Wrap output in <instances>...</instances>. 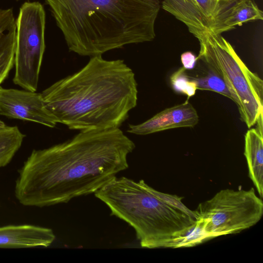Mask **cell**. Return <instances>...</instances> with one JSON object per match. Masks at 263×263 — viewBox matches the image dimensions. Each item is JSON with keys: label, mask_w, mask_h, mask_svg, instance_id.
Segmentation results:
<instances>
[{"label": "cell", "mask_w": 263, "mask_h": 263, "mask_svg": "<svg viewBox=\"0 0 263 263\" xmlns=\"http://www.w3.org/2000/svg\"><path fill=\"white\" fill-rule=\"evenodd\" d=\"M111 215L124 221L136 232L141 247L170 248L172 241L196 219L157 197L143 180L116 176L95 193Z\"/></svg>", "instance_id": "cell-4"}, {"label": "cell", "mask_w": 263, "mask_h": 263, "mask_svg": "<svg viewBox=\"0 0 263 263\" xmlns=\"http://www.w3.org/2000/svg\"><path fill=\"white\" fill-rule=\"evenodd\" d=\"M70 51L100 55L153 41L159 0H45Z\"/></svg>", "instance_id": "cell-3"}, {"label": "cell", "mask_w": 263, "mask_h": 263, "mask_svg": "<svg viewBox=\"0 0 263 263\" xmlns=\"http://www.w3.org/2000/svg\"><path fill=\"white\" fill-rule=\"evenodd\" d=\"M208 71L199 77H191L196 83L197 89L206 90L219 93L233 100L228 87L223 79L207 67Z\"/></svg>", "instance_id": "cell-17"}, {"label": "cell", "mask_w": 263, "mask_h": 263, "mask_svg": "<svg viewBox=\"0 0 263 263\" xmlns=\"http://www.w3.org/2000/svg\"><path fill=\"white\" fill-rule=\"evenodd\" d=\"M186 69L180 68L170 77L173 89L177 93L187 96L188 99L195 95L197 89L196 82L188 76Z\"/></svg>", "instance_id": "cell-18"}, {"label": "cell", "mask_w": 263, "mask_h": 263, "mask_svg": "<svg viewBox=\"0 0 263 263\" xmlns=\"http://www.w3.org/2000/svg\"><path fill=\"white\" fill-rule=\"evenodd\" d=\"M154 194L165 203L177 208L189 215L196 218L194 211L188 209L182 202V197L159 192L153 188Z\"/></svg>", "instance_id": "cell-19"}, {"label": "cell", "mask_w": 263, "mask_h": 263, "mask_svg": "<svg viewBox=\"0 0 263 263\" xmlns=\"http://www.w3.org/2000/svg\"><path fill=\"white\" fill-rule=\"evenodd\" d=\"M51 229L32 224L0 227V248L48 247L54 241Z\"/></svg>", "instance_id": "cell-11"}, {"label": "cell", "mask_w": 263, "mask_h": 263, "mask_svg": "<svg viewBox=\"0 0 263 263\" xmlns=\"http://www.w3.org/2000/svg\"><path fill=\"white\" fill-rule=\"evenodd\" d=\"M194 36L200 45L197 60H201L223 79L241 120L251 128L263 112L262 80L249 69L221 34L206 31Z\"/></svg>", "instance_id": "cell-5"}, {"label": "cell", "mask_w": 263, "mask_h": 263, "mask_svg": "<svg viewBox=\"0 0 263 263\" xmlns=\"http://www.w3.org/2000/svg\"><path fill=\"white\" fill-rule=\"evenodd\" d=\"M25 137L16 126L0 127V168L10 162L21 148Z\"/></svg>", "instance_id": "cell-14"}, {"label": "cell", "mask_w": 263, "mask_h": 263, "mask_svg": "<svg viewBox=\"0 0 263 263\" xmlns=\"http://www.w3.org/2000/svg\"><path fill=\"white\" fill-rule=\"evenodd\" d=\"M238 0H163L162 7L183 23L194 36L209 31L221 34L233 29L224 24Z\"/></svg>", "instance_id": "cell-8"}, {"label": "cell", "mask_w": 263, "mask_h": 263, "mask_svg": "<svg viewBox=\"0 0 263 263\" xmlns=\"http://www.w3.org/2000/svg\"><path fill=\"white\" fill-rule=\"evenodd\" d=\"M0 115L54 127L58 123L45 106L41 92L0 86Z\"/></svg>", "instance_id": "cell-9"}, {"label": "cell", "mask_w": 263, "mask_h": 263, "mask_svg": "<svg viewBox=\"0 0 263 263\" xmlns=\"http://www.w3.org/2000/svg\"><path fill=\"white\" fill-rule=\"evenodd\" d=\"M16 23L12 8L0 9V85L14 66Z\"/></svg>", "instance_id": "cell-13"}, {"label": "cell", "mask_w": 263, "mask_h": 263, "mask_svg": "<svg viewBox=\"0 0 263 263\" xmlns=\"http://www.w3.org/2000/svg\"><path fill=\"white\" fill-rule=\"evenodd\" d=\"M137 86L123 60L100 55L41 93L58 123L73 130H104L119 128L126 120L137 104Z\"/></svg>", "instance_id": "cell-2"}, {"label": "cell", "mask_w": 263, "mask_h": 263, "mask_svg": "<svg viewBox=\"0 0 263 263\" xmlns=\"http://www.w3.org/2000/svg\"><path fill=\"white\" fill-rule=\"evenodd\" d=\"M204 221L210 239L235 234L255 225L263 215V202L252 187L249 190L223 189L200 203L194 211Z\"/></svg>", "instance_id": "cell-6"}, {"label": "cell", "mask_w": 263, "mask_h": 263, "mask_svg": "<svg viewBox=\"0 0 263 263\" xmlns=\"http://www.w3.org/2000/svg\"><path fill=\"white\" fill-rule=\"evenodd\" d=\"M196 110L187 101L166 108L137 125H129L127 132L146 135L172 128L195 127L198 123Z\"/></svg>", "instance_id": "cell-10"}, {"label": "cell", "mask_w": 263, "mask_h": 263, "mask_svg": "<svg viewBox=\"0 0 263 263\" xmlns=\"http://www.w3.org/2000/svg\"><path fill=\"white\" fill-rule=\"evenodd\" d=\"M134 142L119 128L80 131L33 149L18 170L14 193L23 205L43 208L95 194L128 167Z\"/></svg>", "instance_id": "cell-1"}, {"label": "cell", "mask_w": 263, "mask_h": 263, "mask_svg": "<svg viewBox=\"0 0 263 263\" xmlns=\"http://www.w3.org/2000/svg\"><path fill=\"white\" fill-rule=\"evenodd\" d=\"M16 1H21V0H16Z\"/></svg>", "instance_id": "cell-22"}, {"label": "cell", "mask_w": 263, "mask_h": 263, "mask_svg": "<svg viewBox=\"0 0 263 263\" xmlns=\"http://www.w3.org/2000/svg\"><path fill=\"white\" fill-rule=\"evenodd\" d=\"M16 23L13 82L24 89L36 91L45 49L46 14L39 2H26L20 7Z\"/></svg>", "instance_id": "cell-7"}, {"label": "cell", "mask_w": 263, "mask_h": 263, "mask_svg": "<svg viewBox=\"0 0 263 263\" xmlns=\"http://www.w3.org/2000/svg\"><path fill=\"white\" fill-rule=\"evenodd\" d=\"M263 12L252 0H238L226 17L224 24L233 29L244 23L262 20Z\"/></svg>", "instance_id": "cell-15"}, {"label": "cell", "mask_w": 263, "mask_h": 263, "mask_svg": "<svg viewBox=\"0 0 263 263\" xmlns=\"http://www.w3.org/2000/svg\"><path fill=\"white\" fill-rule=\"evenodd\" d=\"M5 125H5V123L4 122H3L2 121L0 120V127H4Z\"/></svg>", "instance_id": "cell-21"}, {"label": "cell", "mask_w": 263, "mask_h": 263, "mask_svg": "<svg viewBox=\"0 0 263 263\" xmlns=\"http://www.w3.org/2000/svg\"><path fill=\"white\" fill-rule=\"evenodd\" d=\"M210 238L205 231L204 221L197 218L196 222L177 238L174 239L170 248H186L195 246Z\"/></svg>", "instance_id": "cell-16"}, {"label": "cell", "mask_w": 263, "mask_h": 263, "mask_svg": "<svg viewBox=\"0 0 263 263\" xmlns=\"http://www.w3.org/2000/svg\"><path fill=\"white\" fill-rule=\"evenodd\" d=\"M256 126L249 129L245 136V156L249 176L262 198L263 197V137L262 114L257 120Z\"/></svg>", "instance_id": "cell-12"}, {"label": "cell", "mask_w": 263, "mask_h": 263, "mask_svg": "<svg viewBox=\"0 0 263 263\" xmlns=\"http://www.w3.org/2000/svg\"><path fill=\"white\" fill-rule=\"evenodd\" d=\"M197 61V57L191 51L183 52L181 55V61L183 67L186 70L194 68Z\"/></svg>", "instance_id": "cell-20"}]
</instances>
